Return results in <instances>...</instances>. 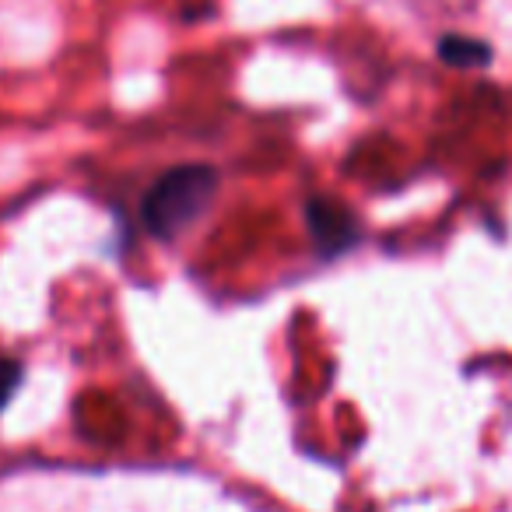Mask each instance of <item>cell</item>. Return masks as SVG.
<instances>
[{"label":"cell","instance_id":"6da1fadb","mask_svg":"<svg viewBox=\"0 0 512 512\" xmlns=\"http://www.w3.org/2000/svg\"><path fill=\"white\" fill-rule=\"evenodd\" d=\"M214 190H218V172L211 165H179L165 172L141 204V221L155 239L169 242L193 225L207 211Z\"/></svg>","mask_w":512,"mask_h":512},{"label":"cell","instance_id":"7a4b0ae2","mask_svg":"<svg viewBox=\"0 0 512 512\" xmlns=\"http://www.w3.org/2000/svg\"><path fill=\"white\" fill-rule=\"evenodd\" d=\"M309 218V232H313V242L323 256H341L348 253L358 242V221L351 218L348 207L334 204V200H309L306 207Z\"/></svg>","mask_w":512,"mask_h":512},{"label":"cell","instance_id":"3957f363","mask_svg":"<svg viewBox=\"0 0 512 512\" xmlns=\"http://www.w3.org/2000/svg\"><path fill=\"white\" fill-rule=\"evenodd\" d=\"M439 57L449 67H460V71H474V67H488L491 64V46L484 39H470V36H446L439 39Z\"/></svg>","mask_w":512,"mask_h":512},{"label":"cell","instance_id":"277c9868","mask_svg":"<svg viewBox=\"0 0 512 512\" xmlns=\"http://www.w3.org/2000/svg\"><path fill=\"white\" fill-rule=\"evenodd\" d=\"M22 379H25V365L11 355H0V414L8 411L15 393L22 390Z\"/></svg>","mask_w":512,"mask_h":512}]
</instances>
